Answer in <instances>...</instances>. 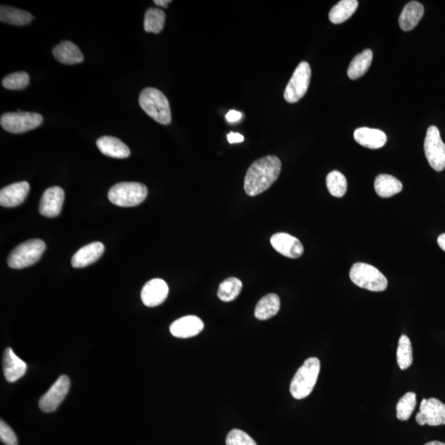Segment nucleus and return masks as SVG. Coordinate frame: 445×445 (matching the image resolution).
<instances>
[{"label": "nucleus", "mask_w": 445, "mask_h": 445, "mask_svg": "<svg viewBox=\"0 0 445 445\" xmlns=\"http://www.w3.org/2000/svg\"><path fill=\"white\" fill-rule=\"evenodd\" d=\"M166 15L159 8H150L146 12L144 28L146 32L158 34L164 29Z\"/></svg>", "instance_id": "nucleus-29"}, {"label": "nucleus", "mask_w": 445, "mask_h": 445, "mask_svg": "<svg viewBox=\"0 0 445 445\" xmlns=\"http://www.w3.org/2000/svg\"><path fill=\"white\" fill-rule=\"evenodd\" d=\"M350 278L355 286L364 290L381 292L387 289V278L376 267L363 262L351 267Z\"/></svg>", "instance_id": "nucleus-5"}, {"label": "nucleus", "mask_w": 445, "mask_h": 445, "mask_svg": "<svg viewBox=\"0 0 445 445\" xmlns=\"http://www.w3.org/2000/svg\"><path fill=\"white\" fill-rule=\"evenodd\" d=\"M204 329V323L200 317L190 315L181 317L173 322L170 332L173 337L177 338H189L197 336Z\"/></svg>", "instance_id": "nucleus-16"}, {"label": "nucleus", "mask_w": 445, "mask_h": 445, "mask_svg": "<svg viewBox=\"0 0 445 445\" xmlns=\"http://www.w3.org/2000/svg\"><path fill=\"white\" fill-rule=\"evenodd\" d=\"M30 83L29 75L26 72H15L3 78L2 86L10 90H21L26 88Z\"/></svg>", "instance_id": "nucleus-33"}, {"label": "nucleus", "mask_w": 445, "mask_h": 445, "mask_svg": "<svg viewBox=\"0 0 445 445\" xmlns=\"http://www.w3.org/2000/svg\"><path fill=\"white\" fill-rule=\"evenodd\" d=\"M397 362L402 370L410 368L413 362L412 343L406 335H402L398 341Z\"/></svg>", "instance_id": "nucleus-30"}, {"label": "nucleus", "mask_w": 445, "mask_h": 445, "mask_svg": "<svg viewBox=\"0 0 445 445\" xmlns=\"http://www.w3.org/2000/svg\"><path fill=\"white\" fill-rule=\"evenodd\" d=\"M241 116L243 115H241V112L235 111V110H232V111L227 113L226 119L228 121L236 122L240 120Z\"/></svg>", "instance_id": "nucleus-37"}, {"label": "nucleus", "mask_w": 445, "mask_h": 445, "mask_svg": "<svg viewBox=\"0 0 445 445\" xmlns=\"http://www.w3.org/2000/svg\"><path fill=\"white\" fill-rule=\"evenodd\" d=\"M227 445H257L251 436L241 430H232L226 439Z\"/></svg>", "instance_id": "nucleus-34"}, {"label": "nucleus", "mask_w": 445, "mask_h": 445, "mask_svg": "<svg viewBox=\"0 0 445 445\" xmlns=\"http://www.w3.org/2000/svg\"><path fill=\"white\" fill-rule=\"evenodd\" d=\"M311 79V67L308 62H301L288 83L284 97L287 103H295L307 92Z\"/></svg>", "instance_id": "nucleus-8"}, {"label": "nucleus", "mask_w": 445, "mask_h": 445, "mask_svg": "<svg viewBox=\"0 0 445 445\" xmlns=\"http://www.w3.org/2000/svg\"><path fill=\"white\" fill-rule=\"evenodd\" d=\"M415 406H417L415 393L413 392L406 393L397 402L396 406L397 418L402 422L408 421L411 415H413Z\"/></svg>", "instance_id": "nucleus-32"}, {"label": "nucleus", "mask_w": 445, "mask_h": 445, "mask_svg": "<svg viewBox=\"0 0 445 445\" xmlns=\"http://www.w3.org/2000/svg\"><path fill=\"white\" fill-rule=\"evenodd\" d=\"M321 368L320 360L316 357L305 360L290 384V393L295 399H304L310 395L317 384Z\"/></svg>", "instance_id": "nucleus-3"}, {"label": "nucleus", "mask_w": 445, "mask_h": 445, "mask_svg": "<svg viewBox=\"0 0 445 445\" xmlns=\"http://www.w3.org/2000/svg\"><path fill=\"white\" fill-rule=\"evenodd\" d=\"M228 141L230 144L241 143L244 141V135L239 133L230 132L228 135Z\"/></svg>", "instance_id": "nucleus-36"}, {"label": "nucleus", "mask_w": 445, "mask_h": 445, "mask_svg": "<svg viewBox=\"0 0 445 445\" xmlns=\"http://www.w3.org/2000/svg\"><path fill=\"white\" fill-rule=\"evenodd\" d=\"M373 59L371 50H364L363 52L356 55L351 61L347 75L351 79H357L366 73L370 69Z\"/></svg>", "instance_id": "nucleus-26"}, {"label": "nucleus", "mask_w": 445, "mask_h": 445, "mask_svg": "<svg viewBox=\"0 0 445 445\" xmlns=\"http://www.w3.org/2000/svg\"><path fill=\"white\" fill-rule=\"evenodd\" d=\"M171 2L170 0H155V3L160 7L168 8V3Z\"/></svg>", "instance_id": "nucleus-38"}, {"label": "nucleus", "mask_w": 445, "mask_h": 445, "mask_svg": "<svg viewBox=\"0 0 445 445\" xmlns=\"http://www.w3.org/2000/svg\"><path fill=\"white\" fill-rule=\"evenodd\" d=\"M43 117L35 112H8L3 114L0 124L3 130L12 134H21L37 128Z\"/></svg>", "instance_id": "nucleus-7"}, {"label": "nucleus", "mask_w": 445, "mask_h": 445, "mask_svg": "<svg viewBox=\"0 0 445 445\" xmlns=\"http://www.w3.org/2000/svg\"><path fill=\"white\" fill-rule=\"evenodd\" d=\"M281 162L277 156L268 155L257 159L249 167L244 179V190L250 197L264 192L277 180Z\"/></svg>", "instance_id": "nucleus-1"}, {"label": "nucleus", "mask_w": 445, "mask_h": 445, "mask_svg": "<svg viewBox=\"0 0 445 445\" xmlns=\"http://www.w3.org/2000/svg\"><path fill=\"white\" fill-rule=\"evenodd\" d=\"M30 192L28 181H19L6 186L0 190V205L3 207H16L25 201Z\"/></svg>", "instance_id": "nucleus-15"}, {"label": "nucleus", "mask_w": 445, "mask_h": 445, "mask_svg": "<svg viewBox=\"0 0 445 445\" xmlns=\"http://www.w3.org/2000/svg\"><path fill=\"white\" fill-rule=\"evenodd\" d=\"M169 293L167 283L162 279H152L148 281L141 291V299L147 307H156L162 304Z\"/></svg>", "instance_id": "nucleus-13"}, {"label": "nucleus", "mask_w": 445, "mask_h": 445, "mask_svg": "<svg viewBox=\"0 0 445 445\" xmlns=\"http://www.w3.org/2000/svg\"><path fill=\"white\" fill-rule=\"evenodd\" d=\"M424 150L431 167L435 171H443L445 168V145L437 127L431 126L428 128Z\"/></svg>", "instance_id": "nucleus-9"}, {"label": "nucleus", "mask_w": 445, "mask_h": 445, "mask_svg": "<svg viewBox=\"0 0 445 445\" xmlns=\"http://www.w3.org/2000/svg\"><path fill=\"white\" fill-rule=\"evenodd\" d=\"M0 439L6 445H18V439L14 431L3 421L0 422Z\"/></svg>", "instance_id": "nucleus-35"}, {"label": "nucleus", "mask_w": 445, "mask_h": 445, "mask_svg": "<svg viewBox=\"0 0 445 445\" xmlns=\"http://www.w3.org/2000/svg\"><path fill=\"white\" fill-rule=\"evenodd\" d=\"M354 138L359 145L371 150H378L384 146L387 142V135L384 131L368 128V127H362L355 130Z\"/></svg>", "instance_id": "nucleus-19"}, {"label": "nucleus", "mask_w": 445, "mask_h": 445, "mask_svg": "<svg viewBox=\"0 0 445 445\" xmlns=\"http://www.w3.org/2000/svg\"><path fill=\"white\" fill-rule=\"evenodd\" d=\"M70 386V380L66 375L59 377L39 401V408L42 412L50 413L57 411L69 393Z\"/></svg>", "instance_id": "nucleus-11"}, {"label": "nucleus", "mask_w": 445, "mask_h": 445, "mask_svg": "<svg viewBox=\"0 0 445 445\" xmlns=\"http://www.w3.org/2000/svg\"><path fill=\"white\" fill-rule=\"evenodd\" d=\"M357 0H342L329 12V19L334 24H340L348 20L358 8Z\"/></svg>", "instance_id": "nucleus-25"}, {"label": "nucleus", "mask_w": 445, "mask_h": 445, "mask_svg": "<svg viewBox=\"0 0 445 445\" xmlns=\"http://www.w3.org/2000/svg\"><path fill=\"white\" fill-rule=\"evenodd\" d=\"M270 244L281 255L289 258H299L303 255L304 246L297 237L279 233L270 237Z\"/></svg>", "instance_id": "nucleus-14"}, {"label": "nucleus", "mask_w": 445, "mask_h": 445, "mask_svg": "<svg viewBox=\"0 0 445 445\" xmlns=\"http://www.w3.org/2000/svg\"><path fill=\"white\" fill-rule=\"evenodd\" d=\"M46 244L40 239H32L21 244L12 250L8 258V265L12 269L26 268L38 261L45 252Z\"/></svg>", "instance_id": "nucleus-6"}, {"label": "nucleus", "mask_w": 445, "mask_h": 445, "mask_svg": "<svg viewBox=\"0 0 445 445\" xmlns=\"http://www.w3.org/2000/svg\"><path fill=\"white\" fill-rule=\"evenodd\" d=\"M33 16L30 12L10 6L0 7V21L16 26H23L31 23Z\"/></svg>", "instance_id": "nucleus-27"}, {"label": "nucleus", "mask_w": 445, "mask_h": 445, "mask_svg": "<svg viewBox=\"0 0 445 445\" xmlns=\"http://www.w3.org/2000/svg\"><path fill=\"white\" fill-rule=\"evenodd\" d=\"M3 374L8 382L14 383L26 374L27 364L11 348L4 351Z\"/></svg>", "instance_id": "nucleus-17"}, {"label": "nucleus", "mask_w": 445, "mask_h": 445, "mask_svg": "<svg viewBox=\"0 0 445 445\" xmlns=\"http://www.w3.org/2000/svg\"><path fill=\"white\" fill-rule=\"evenodd\" d=\"M65 201V192L59 186H52L45 190L41 198L39 212L46 217L54 218L61 214Z\"/></svg>", "instance_id": "nucleus-12"}, {"label": "nucleus", "mask_w": 445, "mask_h": 445, "mask_svg": "<svg viewBox=\"0 0 445 445\" xmlns=\"http://www.w3.org/2000/svg\"><path fill=\"white\" fill-rule=\"evenodd\" d=\"M97 146L106 156L115 159H126L130 155L128 146L120 139L112 137H103L97 139Z\"/></svg>", "instance_id": "nucleus-20"}, {"label": "nucleus", "mask_w": 445, "mask_h": 445, "mask_svg": "<svg viewBox=\"0 0 445 445\" xmlns=\"http://www.w3.org/2000/svg\"><path fill=\"white\" fill-rule=\"evenodd\" d=\"M241 289H243V283L240 279L230 277L220 284L217 295L219 299L223 302H231L240 295Z\"/></svg>", "instance_id": "nucleus-28"}, {"label": "nucleus", "mask_w": 445, "mask_h": 445, "mask_svg": "<svg viewBox=\"0 0 445 445\" xmlns=\"http://www.w3.org/2000/svg\"><path fill=\"white\" fill-rule=\"evenodd\" d=\"M104 250V245L100 241H95V243L84 246L72 257V266L75 268H83V267L95 264L103 256Z\"/></svg>", "instance_id": "nucleus-18"}, {"label": "nucleus", "mask_w": 445, "mask_h": 445, "mask_svg": "<svg viewBox=\"0 0 445 445\" xmlns=\"http://www.w3.org/2000/svg\"><path fill=\"white\" fill-rule=\"evenodd\" d=\"M404 188L402 182L388 175H380L375 181V189L380 197L388 198L400 193Z\"/></svg>", "instance_id": "nucleus-23"}, {"label": "nucleus", "mask_w": 445, "mask_h": 445, "mask_svg": "<svg viewBox=\"0 0 445 445\" xmlns=\"http://www.w3.org/2000/svg\"><path fill=\"white\" fill-rule=\"evenodd\" d=\"M439 248L445 252V234L439 235L437 239Z\"/></svg>", "instance_id": "nucleus-39"}, {"label": "nucleus", "mask_w": 445, "mask_h": 445, "mask_svg": "<svg viewBox=\"0 0 445 445\" xmlns=\"http://www.w3.org/2000/svg\"><path fill=\"white\" fill-rule=\"evenodd\" d=\"M148 195L146 186L139 182H120L108 192L109 201L121 207H133L141 204Z\"/></svg>", "instance_id": "nucleus-4"}, {"label": "nucleus", "mask_w": 445, "mask_h": 445, "mask_svg": "<svg viewBox=\"0 0 445 445\" xmlns=\"http://www.w3.org/2000/svg\"><path fill=\"white\" fill-rule=\"evenodd\" d=\"M415 421L419 426L445 425V404L437 398H424L419 406V412L415 417Z\"/></svg>", "instance_id": "nucleus-10"}, {"label": "nucleus", "mask_w": 445, "mask_h": 445, "mask_svg": "<svg viewBox=\"0 0 445 445\" xmlns=\"http://www.w3.org/2000/svg\"><path fill=\"white\" fill-rule=\"evenodd\" d=\"M139 103L148 116L159 124L169 125L172 121L169 101L164 93L155 88H146L141 92Z\"/></svg>", "instance_id": "nucleus-2"}, {"label": "nucleus", "mask_w": 445, "mask_h": 445, "mask_svg": "<svg viewBox=\"0 0 445 445\" xmlns=\"http://www.w3.org/2000/svg\"><path fill=\"white\" fill-rule=\"evenodd\" d=\"M424 11V6L417 1H411L406 4L399 17L402 30L405 32L412 31L422 19Z\"/></svg>", "instance_id": "nucleus-22"}, {"label": "nucleus", "mask_w": 445, "mask_h": 445, "mask_svg": "<svg viewBox=\"0 0 445 445\" xmlns=\"http://www.w3.org/2000/svg\"><path fill=\"white\" fill-rule=\"evenodd\" d=\"M326 186L332 196L338 198L344 197L347 190L346 178L339 171L330 172L326 177Z\"/></svg>", "instance_id": "nucleus-31"}, {"label": "nucleus", "mask_w": 445, "mask_h": 445, "mask_svg": "<svg viewBox=\"0 0 445 445\" xmlns=\"http://www.w3.org/2000/svg\"><path fill=\"white\" fill-rule=\"evenodd\" d=\"M281 308V300L279 296L269 294L264 297L257 303L255 308V317L258 320H267L277 315Z\"/></svg>", "instance_id": "nucleus-24"}, {"label": "nucleus", "mask_w": 445, "mask_h": 445, "mask_svg": "<svg viewBox=\"0 0 445 445\" xmlns=\"http://www.w3.org/2000/svg\"><path fill=\"white\" fill-rule=\"evenodd\" d=\"M53 56L65 65H75L83 61L81 50L73 42L63 41L52 50Z\"/></svg>", "instance_id": "nucleus-21"}, {"label": "nucleus", "mask_w": 445, "mask_h": 445, "mask_svg": "<svg viewBox=\"0 0 445 445\" xmlns=\"http://www.w3.org/2000/svg\"><path fill=\"white\" fill-rule=\"evenodd\" d=\"M424 445H445V443L440 442H435H435H428Z\"/></svg>", "instance_id": "nucleus-40"}]
</instances>
